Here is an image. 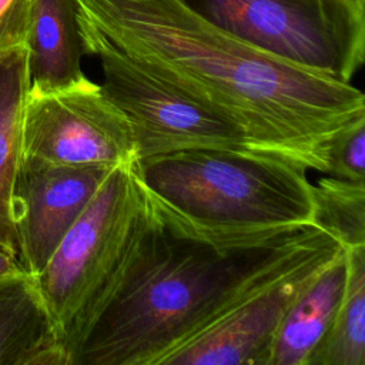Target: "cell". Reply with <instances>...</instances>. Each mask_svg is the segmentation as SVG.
Instances as JSON below:
<instances>
[{
  "label": "cell",
  "instance_id": "cell-1",
  "mask_svg": "<svg viewBox=\"0 0 365 365\" xmlns=\"http://www.w3.org/2000/svg\"><path fill=\"white\" fill-rule=\"evenodd\" d=\"M78 19L160 80L238 127L251 147L324 173L334 134L365 114L351 83L294 66L184 0H77Z\"/></svg>",
  "mask_w": 365,
  "mask_h": 365
},
{
  "label": "cell",
  "instance_id": "cell-2",
  "mask_svg": "<svg viewBox=\"0 0 365 365\" xmlns=\"http://www.w3.org/2000/svg\"><path fill=\"white\" fill-rule=\"evenodd\" d=\"M151 202L140 247L71 365H158L241 298L335 238L317 224L208 231Z\"/></svg>",
  "mask_w": 365,
  "mask_h": 365
},
{
  "label": "cell",
  "instance_id": "cell-3",
  "mask_svg": "<svg viewBox=\"0 0 365 365\" xmlns=\"http://www.w3.org/2000/svg\"><path fill=\"white\" fill-rule=\"evenodd\" d=\"M157 207L192 227L262 232L315 224L307 170L255 151L184 150L138 161Z\"/></svg>",
  "mask_w": 365,
  "mask_h": 365
},
{
  "label": "cell",
  "instance_id": "cell-4",
  "mask_svg": "<svg viewBox=\"0 0 365 365\" xmlns=\"http://www.w3.org/2000/svg\"><path fill=\"white\" fill-rule=\"evenodd\" d=\"M153 217L138 161L115 165L40 274L43 301L70 358L127 272Z\"/></svg>",
  "mask_w": 365,
  "mask_h": 365
},
{
  "label": "cell",
  "instance_id": "cell-5",
  "mask_svg": "<svg viewBox=\"0 0 365 365\" xmlns=\"http://www.w3.org/2000/svg\"><path fill=\"white\" fill-rule=\"evenodd\" d=\"M248 44L349 83L365 60V0H184Z\"/></svg>",
  "mask_w": 365,
  "mask_h": 365
},
{
  "label": "cell",
  "instance_id": "cell-6",
  "mask_svg": "<svg viewBox=\"0 0 365 365\" xmlns=\"http://www.w3.org/2000/svg\"><path fill=\"white\" fill-rule=\"evenodd\" d=\"M78 21L84 53L100 61L103 93L131 125L138 161L200 148L255 151L232 123L160 80L111 46L97 30Z\"/></svg>",
  "mask_w": 365,
  "mask_h": 365
},
{
  "label": "cell",
  "instance_id": "cell-7",
  "mask_svg": "<svg viewBox=\"0 0 365 365\" xmlns=\"http://www.w3.org/2000/svg\"><path fill=\"white\" fill-rule=\"evenodd\" d=\"M21 155L64 165L138 161L128 120L87 77L54 90L29 88Z\"/></svg>",
  "mask_w": 365,
  "mask_h": 365
},
{
  "label": "cell",
  "instance_id": "cell-8",
  "mask_svg": "<svg viewBox=\"0 0 365 365\" xmlns=\"http://www.w3.org/2000/svg\"><path fill=\"white\" fill-rule=\"evenodd\" d=\"M344 247L331 238L241 298L158 365H267L279 324L314 275Z\"/></svg>",
  "mask_w": 365,
  "mask_h": 365
},
{
  "label": "cell",
  "instance_id": "cell-9",
  "mask_svg": "<svg viewBox=\"0 0 365 365\" xmlns=\"http://www.w3.org/2000/svg\"><path fill=\"white\" fill-rule=\"evenodd\" d=\"M114 167L64 165L21 155L11 194V214L19 262L27 274L41 272Z\"/></svg>",
  "mask_w": 365,
  "mask_h": 365
},
{
  "label": "cell",
  "instance_id": "cell-10",
  "mask_svg": "<svg viewBox=\"0 0 365 365\" xmlns=\"http://www.w3.org/2000/svg\"><path fill=\"white\" fill-rule=\"evenodd\" d=\"M0 365H70L36 277L0 278Z\"/></svg>",
  "mask_w": 365,
  "mask_h": 365
},
{
  "label": "cell",
  "instance_id": "cell-11",
  "mask_svg": "<svg viewBox=\"0 0 365 365\" xmlns=\"http://www.w3.org/2000/svg\"><path fill=\"white\" fill-rule=\"evenodd\" d=\"M346 278L348 261L342 248L314 275L287 309L267 365H307L338 312Z\"/></svg>",
  "mask_w": 365,
  "mask_h": 365
},
{
  "label": "cell",
  "instance_id": "cell-12",
  "mask_svg": "<svg viewBox=\"0 0 365 365\" xmlns=\"http://www.w3.org/2000/svg\"><path fill=\"white\" fill-rule=\"evenodd\" d=\"M24 47L30 88L46 91L83 80L77 0H34Z\"/></svg>",
  "mask_w": 365,
  "mask_h": 365
},
{
  "label": "cell",
  "instance_id": "cell-13",
  "mask_svg": "<svg viewBox=\"0 0 365 365\" xmlns=\"http://www.w3.org/2000/svg\"><path fill=\"white\" fill-rule=\"evenodd\" d=\"M30 88L24 46L0 53V245L19 259L11 194L21 160V120Z\"/></svg>",
  "mask_w": 365,
  "mask_h": 365
},
{
  "label": "cell",
  "instance_id": "cell-14",
  "mask_svg": "<svg viewBox=\"0 0 365 365\" xmlns=\"http://www.w3.org/2000/svg\"><path fill=\"white\" fill-rule=\"evenodd\" d=\"M345 251L348 278L341 305L307 365H365V247Z\"/></svg>",
  "mask_w": 365,
  "mask_h": 365
},
{
  "label": "cell",
  "instance_id": "cell-15",
  "mask_svg": "<svg viewBox=\"0 0 365 365\" xmlns=\"http://www.w3.org/2000/svg\"><path fill=\"white\" fill-rule=\"evenodd\" d=\"M315 224L344 248L365 247V182L331 175L314 184Z\"/></svg>",
  "mask_w": 365,
  "mask_h": 365
},
{
  "label": "cell",
  "instance_id": "cell-16",
  "mask_svg": "<svg viewBox=\"0 0 365 365\" xmlns=\"http://www.w3.org/2000/svg\"><path fill=\"white\" fill-rule=\"evenodd\" d=\"M324 174L356 182H365V114L339 128L327 150Z\"/></svg>",
  "mask_w": 365,
  "mask_h": 365
},
{
  "label": "cell",
  "instance_id": "cell-17",
  "mask_svg": "<svg viewBox=\"0 0 365 365\" xmlns=\"http://www.w3.org/2000/svg\"><path fill=\"white\" fill-rule=\"evenodd\" d=\"M34 0H0V53L24 46Z\"/></svg>",
  "mask_w": 365,
  "mask_h": 365
},
{
  "label": "cell",
  "instance_id": "cell-18",
  "mask_svg": "<svg viewBox=\"0 0 365 365\" xmlns=\"http://www.w3.org/2000/svg\"><path fill=\"white\" fill-rule=\"evenodd\" d=\"M23 272H26V271L20 265L17 257L13 255L3 245H0V278L17 275V274H23Z\"/></svg>",
  "mask_w": 365,
  "mask_h": 365
}]
</instances>
